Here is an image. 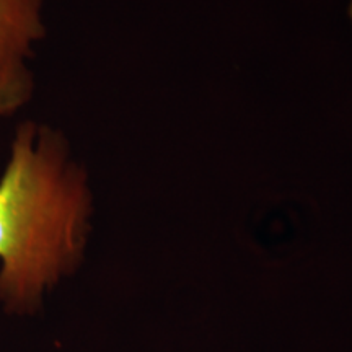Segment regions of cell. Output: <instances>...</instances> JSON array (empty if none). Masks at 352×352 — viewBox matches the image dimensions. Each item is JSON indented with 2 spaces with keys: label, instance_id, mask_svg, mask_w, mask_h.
<instances>
[{
  "label": "cell",
  "instance_id": "6da1fadb",
  "mask_svg": "<svg viewBox=\"0 0 352 352\" xmlns=\"http://www.w3.org/2000/svg\"><path fill=\"white\" fill-rule=\"evenodd\" d=\"M90 214L87 175L64 135L44 122H20L0 175V302L7 314L38 311L44 294L77 270Z\"/></svg>",
  "mask_w": 352,
  "mask_h": 352
},
{
  "label": "cell",
  "instance_id": "7a4b0ae2",
  "mask_svg": "<svg viewBox=\"0 0 352 352\" xmlns=\"http://www.w3.org/2000/svg\"><path fill=\"white\" fill-rule=\"evenodd\" d=\"M44 34V0H0V120L32 101V63Z\"/></svg>",
  "mask_w": 352,
  "mask_h": 352
},
{
  "label": "cell",
  "instance_id": "3957f363",
  "mask_svg": "<svg viewBox=\"0 0 352 352\" xmlns=\"http://www.w3.org/2000/svg\"><path fill=\"white\" fill-rule=\"evenodd\" d=\"M351 16H352V3H351Z\"/></svg>",
  "mask_w": 352,
  "mask_h": 352
}]
</instances>
